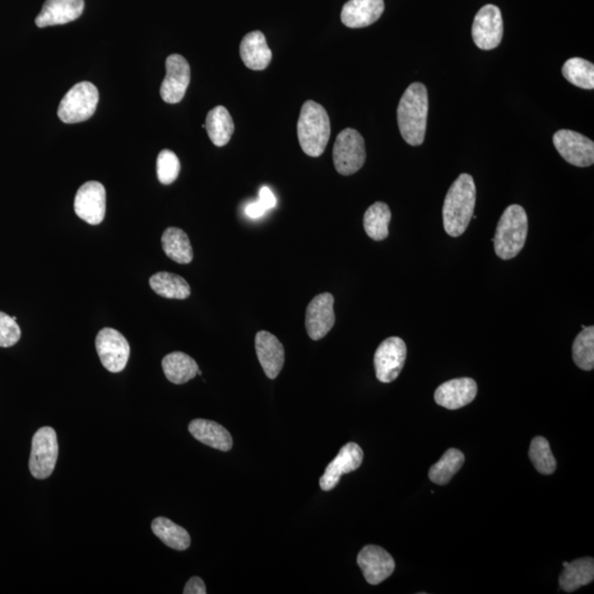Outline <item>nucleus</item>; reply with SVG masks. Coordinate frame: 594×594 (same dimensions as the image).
Masks as SVG:
<instances>
[{
  "label": "nucleus",
  "mask_w": 594,
  "mask_h": 594,
  "mask_svg": "<svg viewBox=\"0 0 594 594\" xmlns=\"http://www.w3.org/2000/svg\"><path fill=\"white\" fill-rule=\"evenodd\" d=\"M530 458L534 467L542 475L549 476L556 471V459L546 438L537 436L532 440Z\"/></svg>",
  "instance_id": "33"
},
{
  "label": "nucleus",
  "mask_w": 594,
  "mask_h": 594,
  "mask_svg": "<svg viewBox=\"0 0 594 594\" xmlns=\"http://www.w3.org/2000/svg\"><path fill=\"white\" fill-rule=\"evenodd\" d=\"M528 233V218L526 210L519 205H510L500 218L494 238L496 255L510 260L522 252Z\"/></svg>",
  "instance_id": "4"
},
{
  "label": "nucleus",
  "mask_w": 594,
  "mask_h": 594,
  "mask_svg": "<svg viewBox=\"0 0 594 594\" xmlns=\"http://www.w3.org/2000/svg\"><path fill=\"white\" fill-rule=\"evenodd\" d=\"M429 116V92L421 83H413L404 92L397 107V124L404 141L423 145Z\"/></svg>",
  "instance_id": "2"
},
{
  "label": "nucleus",
  "mask_w": 594,
  "mask_h": 594,
  "mask_svg": "<svg viewBox=\"0 0 594 594\" xmlns=\"http://www.w3.org/2000/svg\"><path fill=\"white\" fill-rule=\"evenodd\" d=\"M333 157L338 173L345 176L357 173L366 157L364 137L355 129L342 130L333 146Z\"/></svg>",
  "instance_id": "6"
},
{
  "label": "nucleus",
  "mask_w": 594,
  "mask_h": 594,
  "mask_svg": "<svg viewBox=\"0 0 594 594\" xmlns=\"http://www.w3.org/2000/svg\"><path fill=\"white\" fill-rule=\"evenodd\" d=\"M74 211L87 224L96 226L103 222L106 213L104 185L96 181L83 184L74 199Z\"/></svg>",
  "instance_id": "12"
},
{
  "label": "nucleus",
  "mask_w": 594,
  "mask_h": 594,
  "mask_svg": "<svg viewBox=\"0 0 594 594\" xmlns=\"http://www.w3.org/2000/svg\"><path fill=\"white\" fill-rule=\"evenodd\" d=\"M59 456L57 433L52 427L36 430L32 438L29 470L36 479L44 480L52 475Z\"/></svg>",
  "instance_id": "7"
},
{
  "label": "nucleus",
  "mask_w": 594,
  "mask_h": 594,
  "mask_svg": "<svg viewBox=\"0 0 594 594\" xmlns=\"http://www.w3.org/2000/svg\"><path fill=\"white\" fill-rule=\"evenodd\" d=\"M478 385L471 378L450 380L439 385L435 392V401L448 410H458L475 400Z\"/></svg>",
  "instance_id": "17"
},
{
  "label": "nucleus",
  "mask_w": 594,
  "mask_h": 594,
  "mask_svg": "<svg viewBox=\"0 0 594 594\" xmlns=\"http://www.w3.org/2000/svg\"><path fill=\"white\" fill-rule=\"evenodd\" d=\"M84 8V0H45L36 25L39 28L65 25L78 20Z\"/></svg>",
  "instance_id": "19"
},
{
  "label": "nucleus",
  "mask_w": 594,
  "mask_h": 594,
  "mask_svg": "<svg viewBox=\"0 0 594 594\" xmlns=\"http://www.w3.org/2000/svg\"><path fill=\"white\" fill-rule=\"evenodd\" d=\"M555 148L568 164L587 168L594 164V143L583 134L563 129L552 138Z\"/></svg>",
  "instance_id": "10"
},
{
  "label": "nucleus",
  "mask_w": 594,
  "mask_h": 594,
  "mask_svg": "<svg viewBox=\"0 0 594 594\" xmlns=\"http://www.w3.org/2000/svg\"><path fill=\"white\" fill-rule=\"evenodd\" d=\"M255 351L264 373L275 380L285 365V347L271 333L261 331L255 336Z\"/></svg>",
  "instance_id": "18"
},
{
  "label": "nucleus",
  "mask_w": 594,
  "mask_h": 594,
  "mask_svg": "<svg viewBox=\"0 0 594 594\" xmlns=\"http://www.w3.org/2000/svg\"><path fill=\"white\" fill-rule=\"evenodd\" d=\"M184 594H206L205 583L198 577H193L189 580L187 586L184 588Z\"/></svg>",
  "instance_id": "36"
},
{
  "label": "nucleus",
  "mask_w": 594,
  "mask_h": 594,
  "mask_svg": "<svg viewBox=\"0 0 594 594\" xmlns=\"http://www.w3.org/2000/svg\"><path fill=\"white\" fill-rule=\"evenodd\" d=\"M406 355V345L401 338L385 340L374 355L375 374L379 381L391 383L397 380L405 365Z\"/></svg>",
  "instance_id": "9"
},
{
  "label": "nucleus",
  "mask_w": 594,
  "mask_h": 594,
  "mask_svg": "<svg viewBox=\"0 0 594 594\" xmlns=\"http://www.w3.org/2000/svg\"><path fill=\"white\" fill-rule=\"evenodd\" d=\"M100 92L90 82L74 85L63 97L58 109L59 118L65 124L86 122L95 114Z\"/></svg>",
  "instance_id": "5"
},
{
  "label": "nucleus",
  "mask_w": 594,
  "mask_h": 594,
  "mask_svg": "<svg viewBox=\"0 0 594 594\" xmlns=\"http://www.w3.org/2000/svg\"><path fill=\"white\" fill-rule=\"evenodd\" d=\"M473 43L481 50H494L503 38V20L500 8L486 4L477 13L472 25Z\"/></svg>",
  "instance_id": "11"
},
{
  "label": "nucleus",
  "mask_w": 594,
  "mask_h": 594,
  "mask_svg": "<svg viewBox=\"0 0 594 594\" xmlns=\"http://www.w3.org/2000/svg\"><path fill=\"white\" fill-rule=\"evenodd\" d=\"M477 199L475 181L470 174L463 173L454 181L446 195L443 221L446 233L461 237L473 218Z\"/></svg>",
  "instance_id": "1"
},
{
  "label": "nucleus",
  "mask_w": 594,
  "mask_h": 594,
  "mask_svg": "<svg viewBox=\"0 0 594 594\" xmlns=\"http://www.w3.org/2000/svg\"><path fill=\"white\" fill-rule=\"evenodd\" d=\"M391 217V210L387 204L382 202L374 203L365 213L364 227L366 235L375 241L387 239Z\"/></svg>",
  "instance_id": "29"
},
{
  "label": "nucleus",
  "mask_w": 594,
  "mask_h": 594,
  "mask_svg": "<svg viewBox=\"0 0 594 594\" xmlns=\"http://www.w3.org/2000/svg\"><path fill=\"white\" fill-rule=\"evenodd\" d=\"M359 567L364 573L366 582L373 586L384 582L396 569V561L389 552L381 547L368 545L364 547L358 555Z\"/></svg>",
  "instance_id": "16"
},
{
  "label": "nucleus",
  "mask_w": 594,
  "mask_h": 594,
  "mask_svg": "<svg viewBox=\"0 0 594 594\" xmlns=\"http://www.w3.org/2000/svg\"><path fill=\"white\" fill-rule=\"evenodd\" d=\"M364 462V452L359 445L348 443L341 449L337 457L329 463L324 475L320 478L319 486L323 491L335 489L341 477L346 473L357 470Z\"/></svg>",
  "instance_id": "15"
},
{
  "label": "nucleus",
  "mask_w": 594,
  "mask_h": 594,
  "mask_svg": "<svg viewBox=\"0 0 594 594\" xmlns=\"http://www.w3.org/2000/svg\"><path fill=\"white\" fill-rule=\"evenodd\" d=\"M181 164L178 156L171 150H162L157 160V174L160 183L170 185L180 174Z\"/></svg>",
  "instance_id": "34"
},
{
  "label": "nucleus",
  "mask_w": 594,
  "mask_h": 594,
  "mask_svg": "<svg viewBox=\"0 0 594 594\" xmlns=\"http://www.w3.org/2000/svg\"><path fill=\"white\" fill-rule=\"evenodd\" d=\"M152 532L172 550H187L191 545V536L182 526L166 518H157L152 522Z\"/></svg>",
  "instance_id": "28"
},
{
  "label": "nucleus",
  "mask_w": 594,
  "mask_h": 594,
  "mask_svg": "<svg viewBox=\"0 0 594 594\" xmlns=\"http://www.w3.org/2000/svg\"><path fill=\"white\" fill-rule=\"evenodd\" d=\"M465 463V454L461 450L450 448L440 461L431 466L429 472L430 481L436 485H447Z\"/></svg>",
  "instance_id": "30"
},
{
  "label": "nucleus",
  "mask_w": 594,
  "mask_h": 594,
  "mask_svg": "<svg viewBox=\"0 0 594 594\" xmlns=\"http://www.w3.org/2000/svg\"><path fill=\"white\" fill-rule=\"evenodd\" d=\"M166 76L162 82L160 95L168 104H178L184 99L191 82V68L180 54H172L165 62Z\"/></svg>",
  "instance_id": "13"
},
{
  "label": "nucleus",
  "mask_w": 594,
  "mask_h": 594,
  "mask_svg": "<svg viewBox=\"0 0 594 594\" xmlns=\"http://www.w3.org/2000/svg\"><path fill=\"white\" fill-rule=\"evenodd\" d=\"M331 119L326 109L317 101L306 100L297 122V137L306 155L318 157L326 150L331 138Z\"/></svg>",
  "instance_id": "3"
},
{
  "label": "nucleus",
  "mask_w": 594,
  "mask_h": 594,
  "mask_svg": "<svg viewBox=\"0 0 594 594\" xmlns=\"http://www.w3.org/2000/svg\"><path fill=\"white\" fill-rule=\"evenodd\" d=\"M205 128L216 147H224L230 141L235 124L229 111L224 106H217L207 114Z\"/></svg>",
  "instance_id": "25"
},
{
  "label": "nucleus",
  "mask_w": 594,
  "mask_h": 594,
  "mask_svg": "<svg viewBox=\"0 0 594 594\" xmlns=\"http://www.w3.org/2000/svg\"><path fill=\"white\" fill-rule=\"evenodd\" d=\"M563 565L564 572L560 574L559 584L565 592H574L593 582L594 561L592 558L577 559L573 563Z\"/></svg>",
  "instance_id": "24"
},
{
  "label": "nucleus",
  "mask_w": 594,
  "mask_h": 594,
  "mask_svg": "<svg viewBox=\"0 0 594 594\" xmlns=\"http://www.w3.org/2000/svg\"><path fill=\"white\" fill-rule=\"evenodd\" d=\"M162 368L166 379L178 385L191 381L197 377L199 370L197 361L181 351L166 355L162 360Z\"/></svg>",
  "instance_id": "23"
},
{
  "label": "nucleus",
  "mask_w": 594,
  "mask_h": 594,
  "mask_svg": "<svg viewBox=\"0 0 594 594\" xmlns=\"http://www.w3.org/2000/svg\"><path fill=\"white\" fill-rule=\"evenodd\" d=\"M563 76L574 86L583 90L594 88V65L582 58L569 59L563 67Z\"/></svg>",
  "instance_id": "31"
},
{
  "label": "nucleus",
  "mask_w": 594,
  "mask_h": 594,
  "mask_svg": "<svg viewBox=\"0 0 594 594\" xmlns=\"http://www.w3.org/2000/svg\"><path fill=\"white\" fill-rule=\"evenodd\" d=\"M267 211V207L260 202V199L255 203L250 204V205L245 208V213H247L248 217L253 218V220H257V218L263 216L264 213Z\"/></svg>",
  "instance_id": "38"
},
{
  "label": "nucleus",
  "mask_w": 594,
  "mask_h": 594,
  "mask_svg": "<svg viewBox=\"0 0 594 594\" xmlns=\"http://www.w3.org/2000/svg\"><path fill=\"white\" fill-rule=\"evenodd\" d=\"M384 12L383 0H349L341 11V21L348 28H365L380 20Z\"/></svg>",
  "instance_id": "20"
},
{
  "label": "nucleus",
  "mask_w": 594,
  "mask_h": 594,
  "mask_svg": "<svg viewBox=\"0 0 594 594\" xmlns=\"http://www.w3.org/2000/svg\"><path fill=\"white\" fill-rule=\"evenodd\" d=\"M95 345L101 365L109 373H122L126 368L130 357V346L122 333L114 328L101 329L96 337Z\"/></svg>",
  "instance_id": "8"
},
{
  "label": "nucleus",
  "mask_w": 594,
  "mask_h": 594,
  "mask_svg": "<svg viewBox=\"0 0 594 594\" xmlns=\"http://www.w3.org/2000/svg\"><path fill=\"white\" fill-rule=\"evenodd\" d=\"M151 289L157 295L170 300H187L191 295V287L182 277L170 272H159L150 277Z\"/></svg>",
  "instance_id": "27"
},
{
  "label": "nucleus",
  "mask_w": 594,
  "mask_h": 594,
  "mask_svg": "<svg viewBox=\"0 0 594 594\" xmlns=\"http://www.w3.org/2000/svg\"><path fill=\"white\" fill-rule=\"evenodd\" d=\"M574 364L580 369L591 371L594 368V327H583V331L575 337L573 346Z\"/></svg>",
  "instance_id": "32"
},
{
  "label": "nucleus",
  "mask_w": 594,
  "mask_h": 594,
  "mask_svg": "<svg viewBox=\"0 0 594 594\" xmlns=\"http://www.w3.org/2000/svg\"><path fill=\"white\" fill-rule=\"evenodd\" d=\"M189 433L195 439L221 452L233 448V437L229 430L213 421L194 420L189 425Z\"/></svg>",
  "instance_id": "22"
},
{
  "label": "nucleus",
  "mask_w": 594,
  "mask_h": 594,
  "mask_svg": "<svg viewBox=\"0 0 594 594\" xmlns=\"http://www.w3.org/2000/svg\"><path fill=\"white\" fill-rule=\"evenodd\" d=\"M335 299L331 293H322L314 297L306 309L305 327L310 340H323L332 331L336 322L333 312Z\"/></svg>",
  "instance_id": "14"
},
{
  "label": "nucleus",
  "mask_w": 594,
  "mask_h": 594,
  "mask_svg": "<svg viewBox=\"0 0 594 594\" xmlns=\"http://www.w3.org/2000/svg\"><path fill=\"white\" fill-rule=\"evenodd\" d=\"M21 337V329L16 320L6 313L0 312V347L15 346Z\"/></svg>",
  "instance_id": "35"
},
{
  "label": "nucleus",
  "mask_w": 594,
  "mask_h": 594,
  "mask_svg": "<svg viewBox=\"0 0 594 594\" xmlns=\"http://www.w3.org/2000/svg\"><path fill=\"white\" fill-rule=\"evenodd\" d=\"M240 57L245 67L262 71L272 61V51L261 31H253L244 36L240 44Z\"/></svg>",
  "instance_id": "21"
},
{
  "label": "nucleus",
  "mask_w": 594,
  "mask_h": 594,
  "mask_svg": "<svg viewBox=\"0 0 594 594\" xmlns=\"http://www.w3.org/2000/svg\"><path fill=\"white\" fill-rule=\"evenodd\" d=\"M259 199L260 202H261L263 205L267 207V210H272V208H275L277 205V198L275 194H273L271 189L267 187H263L261 189H260Z\"/></svg>",
  "instance_id": "37"
},
{
  "label": "nucleus",
  "mask_w": 594,
  "mask_h": 594,
  "mask_svg": "<svg viewBox=\"0 0 594 594\" xmlns=\"http://www.w3.org/2000/svg\"><path fill=\"white\" fill-rule=\"evenodd\" d=\"M162 248L171 260L180 264L192 262L194 254L191 241L185 231L170 227L162 235Z\"/></svg>",
  "instance_id": "26"
}]
</instances>
